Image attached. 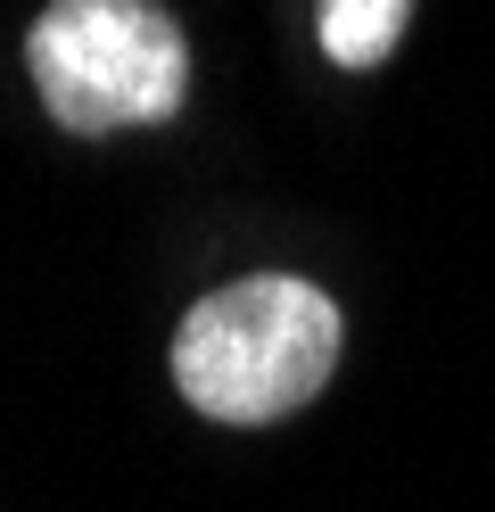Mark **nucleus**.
Instances as JSON below:
<instances>
[{"label":"nucleus","mask_w":495,"mask_h":512,"mask_svg":"<svg viewBox=\"0 0 495 512\" xmlns=\"http://www.w3.org/2000/svg\"><path fill=\"white\" fill-rule=\"evenodd\" d=\"M339 306L297 273H248L174 331V389L207 422H281L339 372Z\"/></svg>","instance_id":"f257e3e1"},{"label":"nucleus","mask_w":495,"mask_h":512,"mask_svg":"<svg viewBox=\"0 0 495 512\" xmlns=\"http://www.w3.org/2000/svg\"><path fill=\"white\" fill-rule=\"evenodd\" d=\"M25 67L66 133H124L182 108L190 50L157 0H50L25 34Z\"/></svg>","instance_id":"f03ea898"},{"label":"nucleus","mask_w":495,"mask_h":512,"mask_svg":"<svg viewBox=\"0 0 495 512\" xmlns=\"http://www.w3.org/2000/svg\"><path fill=\"white\" fill-rule=\"evenodd\" d=\"M413 0H314V34L339 67H380V58L405 42Z\"/></svg>","instance_id":"7ed1b4c3"}]
</instances>
